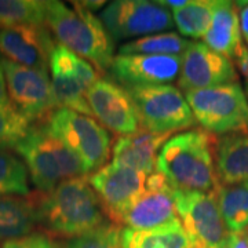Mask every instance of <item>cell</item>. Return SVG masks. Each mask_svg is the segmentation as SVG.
<instances>
[{
    "instance_id": "1",
    "label": "cell",
    "mask_w": 248,
    "mask_h": 248,
    "mask_svg": "<svg viewBox=\"0 0 248 248\" xmlns=\"http://www.w3.org/2000/svg\"><path fill=\"white\" fill-rule=\"evenodd\" d=\"M39 223L60 237H78L107 223V211L86 177L62 181L37 202Z\"/></svg>"
},
{
    "instance_id": "2",
    "label": "cell",
    "mask_w": 248,
    "mask_h": 248,
    "mask_svg": "<svg viewBox=\"0 0 248 248\" xmlns=\"http://www.w3.org/2000/svg\"><path fill=\"white\" fill-rule=\"evenodd\" d=\"M156 170L177 190L208 193L219 186L213 140L202 130L171 137L159 152Z\"/></svg>"
},
{
    "instance_id": "3",
    "label": "cell",
    "mask_w": 248,
    "mask_h": 248,
    "mask_svg": "<svg viewBox=\"0 0 248 248\" xmlns=\"http://www.w3.org/2000/svg\"><path fill=\"white\" fill-rule=\"evenodd\" d=\"M73 7L62 1H46V24L57 42L105 72L115 60V42L102 21L80 1Z\"/></svg>"
},
{
    "instance_id": "4",
    "label": "cell",
    "mask_w": 248,
    "mask_h": 248,
    "mask_svg": "<svg viewBox=\"0 0 248 248\" xmlns=\"http://www.w3.org/2000/svg\"><path fill=\"white\" fill-rule=\"evenodd\" d=\"M25 160L31 179L40 192H51L65 179L84 177L87 170L73 152L45 125L31 128L14 146Z\"/></svg>"
},
{
    "instance_id": "5",
    "label": "cell",
    "mask_w": 248,
    "mask_h": 248,
    "mask_svg": "<svg viewBox=\"0 0 248 248\" xmlns=\"http://www.w3.org/2000/svg\"><path fill=\"white\" fill-rule=\"evenodd\" d=\"M193 117L207 133L248 131V98L239 83L186 91Z\"/></svg>"
},
{
    "instance_id": "6",
    "label": "cell",
    "mask_w": 248,
    "mask_h": 248,
    "mask_svg": "<svg viewBox=\"0 0 248 248\" xmlns=\"http://www.w3.org/2000/svg\"><path fill=\"white\" fill-rule=\"evenodd\" d=\"M46 127L83 163L87 174L102 169L110 155V134L91 116L60 108L47 117Z\"/></svg>"
},
{
    "instance_id": "7",
    "label": "cell",
    "mask_w": 248,
    "mask_h": 248,
    "mask_svg": "<svg viewBox=\"0 0 248 248\" xmlns=\"http://www.w3.org/2000/svg\"><path fill=\"white\" fill-rule=\"evenodd\" d=\"M133 99L142 128L155 134H172L196 123L181 90L171 84L124 87Z\"/></svg>"
},
{
    "instance_id": "8",
    "label": "cell",
    "mask_w": 248,
    "mask_h": 248,
    "mask_svg": "<svg viewBox=\"0 0 248 248\" xmlns=\"http://www.w3.org/2000/svg\"><path fill=\"white\" fill-rule=\"evenodd\" d=\"M99 19L113 42L163 33L174 27L170 10L148 0L112 1L102 10Z\"/></svg>"
},
{
    "instance_id": "9",
    "label": "cell",
    "mask_w": 248,
    "mask_h": 248,
    "mask_svg": "<svg viewBox=\"0 0 248 248\" xmlns=\"http://www.w3.org/2000/svg\"><path fill=\"white\" fill-rule=\"evenodd\" d=\"M177 213L196 248H226L232 233L223 221L217 192L175 189Z\"/></svg>"
},
{
    "instance_id": "10",
    "label": "cell",
    "mask_w": 248,
    "mask_h": 248,
    "mask_svg": "<svg viewBox=\"0 0 248 248\" xmlns=\"http://www.w3.org/2000/svg\"><path fill=\"white\" fill-rule=\"evenodd\" d=\"M48 69L60 108L93 116L87 102V91L99 79L94 65L57 43L50 55Z\"/></svg>"
},
{
    "instance_id": "11",
    "label": "cell",
    "mask_w": 248,
    "mask_h": 248,
    "mask_svg": "<svg viewBox=\"0 0 248 248\" xmlns=\"http://www.w3.org/2000/svg\"><path fill=\"white\" fill-rule=\"evenodd\" d=\"M11 105L29 122L39 120L60 109L48 72L32 69L1 58Z\"/></svg>"
},
{
    "instance_id": "12",
    "label": "cell",
    "mask_w": 248,
    "mask_h": 248,
    "mask_svg": "<svg viewBox=\"0 0 248 248\" xmlns=\"http://www.w3.org/2000/svg\"><path fill=\"white\" fill-rule=\"evenodd\" d=\"M87 102L91 115L112 133L127 137L143 130L130 94L112 80L98 79L87 91Z\"/></svg>"
},
{
    "instance_id": "13",
    "label": "cell",
    "mask_w": 248,
    "mask_h": 248,
    "mask_svg": "<svg viewBox=\"0 0 248 248\" xmlns=\"http://www.w3.org/2000/svg\"><path fill=\"white\" fill-rule=\"evenodd\" d=\"M148 177L143 172L112 163L90 175L89 182L108 217L120 226L123 214L145 192Z\"/></svg>"
},
{
    "instance_id": "14",
    "label": "cell",
    "mask_w": 248,
    "mask_h": 248,
    "mask_svg": "<svg viewBox=\"0 0 248 248\" xmlns=\"http://www.w3.org/2000/svg\"><path fill=\"white\" fill-rule=\"evenodd\" d=\"M175 189L160 172L148 177L145 192L123 214L120 223L133 231H148L177 218Z\"/></svg>"
},
{
    "instance_id": "15",
    "label": "cell",
    "mask_w": 248,
    "mask_h": 248,
    "mask_svg": "<svg viewBox=\"0 0 248 248\" xmlns=\"http://www.w3.org/2000/svg\"><path fill=\"white\" fill-rule=\"evenodd\" d=\"M237 83V72L229 58L200 42H190L182 54L178 84L184 91L203 90Z\"/></svg>"
},
{
    "instance_id": "16",
    "label": "cell",
    "mask_w": 248,
    "mask_h": 248,
    "mask_svg": "<svg viewBox=\"0 0 248 248\" xmlns=\"http://www.w3.org/2000/svg\"><path fill=\"white\" fill-rule=\"evenodd\" d=\"M55 45L45 25L0 28V53L6 60L27 68L48 72Z\"/></svg>"
},
{
    "instance_id": "17",
    "label": "cell",
    "mask_w": 248,
    "mask_h": 248,
    "mask_svg": "<svg viewBox=\"0 0 248 248\" xmlns=\"http://www.w3.org/2000/svg\"><path fill=\"white\" fill-rule=\"evenodd\" d=\"M182 55H117L110 73L124 87L161 86L179 78Z\"/></svg>"
},
{
    "instance_id": "18",
    "label": "cell",
    "mask_w": 248,
    "mask_h": 248,
    "mask_svg": "<svg viewBox=\"0 0 248 248\" xmlns=\"http://www.w3.org/2000/svg\"><path fill=\"white\" fill-rule=\"evenodd\" d=\"M170 138L171 134H155L146 130L122 137L113 146L112 163L151 175L156 167L159 152Z\"/></svg>"
},
{
    "instance_id": "19",
    "label": "cell",
    "mask_w": 248,
    "mask_h": 248,
    "mask_svg": "<svg viewBox=\"0 0 248 248\" xmlns=\"http://www.w3.org/2000/svg\"><path fill=\"white\" fill-rule=\"evenodd\" d=\"M203 40L207 47L229 60L239 55L243 47V36L236 3L217 0L211 27Z\"/></svg>"
},
{
    "instance_id": "20",
    "label": "cell",
    "mask_w": 248,
    "mask_h": 248,
    "mask_svg": "<svg viewBox=\"0 0 248 248\" xmlns=\"http://www.w3.org/2000/svg\"><path fill=\"white\" fill-rule=\"evenodd\" d=\"M214 155L217 175L222 184L248 181V131L221 137Z\"/></svg>"
},
{
    "instance_id": "21",
    "label": "cell",
    "mask_w": 248,
    "mask_h": 248,
    "mask_svg": "<svg viewBox=\"0 0 248 248\" xmlns=\"http://www.w3.org/2000/svg\"><path fill=\"white\" fill-rule=\"evenodd\" d=\"M122 248H196L182 221L175 218L148 231H122Z\"/></svg>"
},
{
    "instance_id": "22",
    "label": "cell",
    "mask_w": 248,
    "mask_h": 248,
    "mask_svg": "<svg viewBox=\"0 0 248 248\" xmlns=\"http://www.w3.org/2000/svg\"><path fill=\"white\" fill-rule=\"evenodd\" d=\"M39 223L37 203L19 196H0V239L31 234Z\"/></svg>"
},
{
    "instance_id": "23",
    "label": "cell",
    "mask_w": 248,
    "mask_h": 248,
    "mask_svg": "<svg viewBox=\"0 0 248 248\" xmlns=\"http://www.w3.org/2000/svg\"><path fill=\"white\" fill-rule=\"evenodd\" d=\"M218 204L232 234L248 231V181L222 184L217 190Z\"/></svg>"
},
{
    "instance_id": "24",
    "label": "cell",
    "mask_w": 248,
    "mask_h": 248,
    "mask_svg": "<svg viewBox=\"0 0 248 248\" xmlns=\"http://www.w3.org/2000/svg\"><path fill=\"white\" fill-rule=\"evenodd\" d=\"M217 0H189L184 7L174 10L172 19L181 35L192 39L204 37L211 27Z\"/></svg>"
},
{
    "instance_id": "25",
    "label": "cell",
    "mask_w": 248,
    "mask_h": 248,
    "mask_svg": "<svg viewBox=\"0 0 248 248\" xmlns=\"http://www.w3.org/2000/svg\"><path fill=\"white\" fill-rule=\"evenodd\" d=\"M190 42L174 32H163L156 35L143 36L119 48V55L145 54V55H182Z\"/></svg>"
},
{
    "instance_id": "26",
    "label": "cell",
    "mask_w": 248,
    "mask_h": 248,
    "mask_svg": "<svg viewBox=\"0 0 248 248\" xmlns=\"http://www.w3.org/2000/svg\"><path fill=\"white\" fill-rule=\"evenodd\" d=\"M45 24L46 1L0 0V28Z\"/></svg>"
},
{
    "instance_id": "27",
    "label": "cell",
    "mask_w": 248,
    "mask_h": 248,
    "mask_svg": "<svg viewBox=\"0 0 248 248\" xmlns=\"http://www.w3.org/2000/svg\"><path fill=\"white\" fill-rule=\"evenodd\" d=\"M27 166L11 152L0 148V196H28Z\"/></svg>"
},
{
    "instance_id": "28",
    "label": "cell",
    "mask_w": 248,
    "mask_h": 248,
    "mask_svg": "<svg viewBox=\"0 0 248 248\" xmlns=\"http://www.w3.org/2000/svg\"><path fill=\"white\" fill-rule=\"evenodd\" d=\"M62 248H122V231L116 223H104L66 241Z\"/></svg>"
},
{
    "instance_id": "29",
    "label": "cell",
    "mask_w": 248,
    "mask_h": 248,
    "mask_svg": "<svg viewBox=\"0 0 248 248\" xmlns=\"http://www.w3.org/2000/svg\"><path fill=\"white\" fill-rule=\"evenodd\" d=\"M29 124L13 105L0 108V148H14L31 130Z\"/></svg>"
},
{
    "instance_id": "30",
    "label": "cell",
    "mask_w": 248,
    "mask_h": 248,
    "mask_svg": "<svg viewBox=\"0 0 248 248\" xmlns=\"http://www.w3.org/2000/svg\"><path fill=\"white\" fill-rule=\"evenodd\" d=\"M3 248H58V244L48 234L33 232L24 237L6 241Z\"/></svg>"
},
{
    "instance_id": "31",
    "label": "cell",
    "mask_w": 248,
    "mask_h": 248,
    "mask_svg": "<svg viewBox=\"0 0 248 248\" xmlns=\"http://www.w3.org/2000/svg\"><path fill=\"white\" fill-rule=\"evenodd\" d=\"M236 61L239 65V69L241 72V76L244 80V93L248 98V45H243L240 50L239 55L236 57Z\"/></svg>"
},
{
    "instance_id": "32",
    "label": "cell",
    "mask_w": 248,
    "mask_h": 248,
    "mask_svg": "<svg viewBox=\"0 0 248 248\" xmlns=\"http://www.w3.org/2000/svg\"><path fill=\"white\" fill-rule=\"evenodd\" d=\"M236 7L239 11L240 29H241V36L248 45V1H237Z\"/></svg>"
},
{
    "instance_id": "33",
    "label": "cell",
    "mask_w": 248,
    "mask_h": 248,
    "mask_svg": "<svg viewBox=\"0 0 248 248\" xmlns=\"http://www.w3.org/2000/svg\"><path fill=\"white\" fill-rule=\"evenodd\" d=\"M11 107L9 94H7V86H6V78H4V71L1 65V58H0V108Z\"/></svg>"
},
{
    "instance_id": "34",
    "label": "cell",
    "mask_w": 248,
    "mask_h": 248,
    "mask_svg": "<svg viewBox=\"0 0 248 248\" xmlns=\"http://www.w3.org/2000/svg\"><path fill=\"white\" fill-rule=\"evenodd\" d=\"M226 248H248V231L232 234Z\"/></svg>"
},
{
    "instance_id": "35",
    "label": "cell",
    "mask_w": 248,
    "mask_h": 248,
    "mask_svg": "<svg viewBox=\"0 0 248 248\" xmlns=\"http://www.w3.org/2000/svg\"><path fill=\"white\" fill-rule=\"evenodd\" d=\"M187 1H189V0H160L157 3L161 4V6H164V7H167V9L171 7V9L178 10L181 9V7H184Z\"/></svg>"
},
{
    "instance_id": "36",
    "label": "cell",
    "mask_w": 248,
    "mask_h": 248,
    "mask_svg": "<svg viewBox=\"0 0 248 248\" xmlns=\"http://www.w3.org/2000/svg\"><path fill=\"white\" fill-rule=\"evenodd\" d=\"M81 4L86 7V9H89L90 11L91 10H98L101 6H104V4H107L105 1H81Z\"/></svg>"
}]
</instances>
